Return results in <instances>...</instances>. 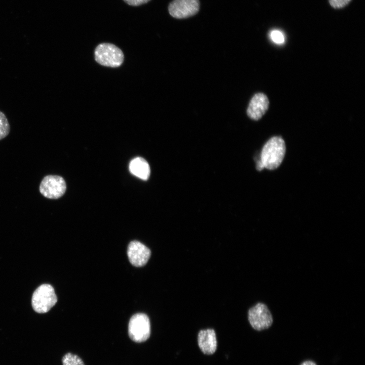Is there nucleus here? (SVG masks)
<instances>
[{"mask_svg":"<svg viewBox=\"0 0 365 365\" xmlns=\"http://www.w3.org/2000/svg\"><path fill=\"white\" fill-rule=\"evenodd\" d=\"M285 152V143L281 137L275 136L270 138L262 149L260 160L257 163V170L277 169L282 163Z\"/></svg>","mask_w":365,"mask_h":365,"instance_id":"obj_1","label":"nucleus"},{"mask_svg":"<svg viewBox=\"0 0 365 365\" xmlns=\"http://www.w3.org/2000/svg\"><path fill=\"white\" fill-rule=\"evenodd\" d=\"M94 56L98 63L111 67L120 66L124 59L123 53L119 48L107 43L100 44L96 47Z\"/></svg>","mask_w":365,"mask_h":365,"instance_id":"obj_2","label":"nucleus"},{"mask_svg":"<svg viewBox=\"0 0 365 365\" xmlns=\"http://www.w3.org/2000/svg\"><path fill=\"white\" fill-rule=\"evenodd\" d=\"M57 301L54 288L49 284H43L34 291L31 300L33 310L39 313L48 312Z\"/></svg>","mask_w":365,"mask_h":365,"instance_id":"obj_3","label":"nucleus"},{"mask_svg":"<svg viewBox=\"0 0 365 365\" xmlns=\"http://www.w3.org/2000/svg\"><path fill=\"white\" fill-rule=\"evenodd\" d=\"M150 334V319L146 314L137 313L131 317L128 324V334L133 341L144 342L149 338Z\"/></svg>","mask_w":365,"mask_h":365,"instance_id":"obj_4","label":"nucleus"},{"mask_svg":"<svg viewBox=\"0 0 365 365\" xmlns=\"http://www.w3.org/2000/svg\"><path fill=\"white\" fill-rule=\"evenodd\" d=\"M248 319L252 328L258 331L269 328L273 321L270 310L262 303H258L249 309Z\"/></svg>","mask_w":365,"mask_h":365,"instance_id":"obj_5","label":"nucleus"},{"mask_svg":"<svg viewBox=\"0 0 365 365\" xmlns=\"http://www.w3.org/2000/svg\"><path fill=\"white\" fill-rule=\"evenodd\" d=\"M66 189V185L64 178L56 175L45 176L39 187L41 194L45 197L51 199L60 198L65 193Z\"/></svg>","mask_w":365,"mask_h":365,"instance_id":"obj_6","label":"nucleus"},{"mask_svg":"<svg viewBox=\"0 0 365 365\" xmlns=\"http://www.w3.org/2000/svg\"><path fill=\"white\" fill-rule=\"evenodd\" d=\"M199 8V0H173L168 6V11L175 18L184 19L196 14Z\"/></svg>","mask_w":365,"mask_h":365,"instance_id":"obj_7","label":"nucleus"},{"mask_svg":"<svg viewBox=\"0 0 365 365\" xmlns=\"http://www.w3.org/2000/svg\"><path fill=\"white\" fill-rule=\"evenodd\" d=\"M150 249L137 241L130 242L127 248V255L131 264L135 267H142L148 262L151 256Z\"/></svg>","mask_w":365,"mask_h":365,"instance_id":"obj_8","label":"nucleus"},{"mask_svg":"<svg viewBox=\"0 0 365 365\" xmlns=\"http://www.w3.org/2000/svg\"><path fill=\"white\" fill-rule=\"evenodd\" d=\"M269 105V100L266 95L263 93H258L250 100L247 114L252 120H259L267 111Z\"/></svg>","mask_w":365,"mask_h":365,"instance_id":"obj_9","label":"nucleus"},{"mask_svg":"<svg viewBox=\"0 0 365 365\" xmlns=\"http://www.w3.org/2000/svg\"><path fill=\"white\" fill-rule=\"evenodd\" d=\"M198 344L204 354H213L216 351L217 345L214 330L211 328L200 330L198 335Z\"/></svg>","mask_w":365,"mask_h":365,"instance_id":"obj_10","label":"nucleus"},{"mask_svg":"<svg viewBox=\"0 0 365 365\" xmlns=\"http://www.w3.org/2000/svg\"><path fill=\"white\" fill-rule=\"evenodd\" d=\"M129 170L132 174L144 180L149 178L151 173L149 164L141 157H137L131 161Z\"/></svg>","mask_w":365,"mask_h":365,"instance_id":"obj_11","label":"nucleus"},{"mask_svg":"<svg viewBox=\"0 0 365 365\" xmlns=\"http://www.w3.org/2000/svg\"><path fill=\"white\" fill-rule=\"evenodd\" d=\"M10 126L5 115L0 111V140L6 137L9 133Z\"/></svg>","mask_w":365,"mask_h":365,"instance_id":"obj_12","label":"nucleus"},{"mask_svg":"<svg viewBox=\"0 0 365 365\" xmlns=\"http://www.w3.org/2000/svg\"><path fill=\"white\" fill-rule=\"evenodd\" d=\"M63 365H85L82 359L78 355L67 353L62 358Z\"/></svg>","mask_w":365,"mask_h":365,"instance_id":"obj_13","label":"nucleus"},{"mask_svg":"<svg viewBox=\"0 0 365 365\" xmlns=\"http://www.w3.org/2000/svg\"><path fill=\"white\" fill-rule=\"evenodd\" d=\"M271 40L276 44H282L285 41L283 33L279 30H273L270 33Z\"/></svg>","mask_w":365,"mask_h":365,"instance_id":"obj_14","label":"nucleus"},{"mask_svg":"<svg viewBox=\"0 0 365 365\" xmlns=\"http://www.w3.org/2000/svg\"><path fill=\"white\" fill-rule=\"evenodd\" d=\"M351 0H328L330 5L334 9H341L346 6Z\"/></svg>","mask_w":365,"mask_h":365,"instance_id":"obj_15","label":"nucleus"},{"mask_svg":"<svg viewBox=\"0 0 365 365\" xmlns=\"http://www.w3.org/2000/svg\"><path fill=\"white\" fill-rule=\"evenodd\" d=\"M151 0H124L128 5L132 6H138L148 3Z\"/></svg>","mask_w":365,"mask_h":365,"instance_id":"obj_16","label":"nucleus"},{"mask_svg":"<svg viewBox=\"0 0 365 365\" xmlns=\"http://www.w3.org/2000/svg\"><path fill=\"white\" fill-rule=\"evenodd\" d=\"M301 365H316V364L311 360H306L301 363Z\"/></svg>","mask_w":365,"mask_h":365,"instance_id":"obj_17","label":"nucleus"}]
</instances>
